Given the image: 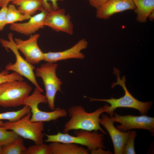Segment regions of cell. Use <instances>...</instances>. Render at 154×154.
Listing matches in <instances>:
<instances>
[{
  "instance_id": "cell-1",
  "label": "cell",
  "mask_w": 154,
  "mask_h": 154,
  "mask_svg": "<svg viewBox=\"0 0 154 154\" xmlns=\"http://www.w3.org/2000/svg\"><path fill=\"white\" fill-rule=\"evenodd\" d=\"M107 104L94 111L88 113L80 105L72 106L68 110L67 113L70 117L64 125L63 132L68 133L71 130H82L89 131H100L104 134L106 132L100 126V116L104 112H108Z\"/></svg>"
},
{
  "instance_id": "cell-2",
  "label": "cell",
  "mask_w": 154,
  "mask_h": 154,
  "mask_svg": "<svg viewBox=\"0 0 154 154\" xmlns=\"http://www.w3.org/2000/svg\"><path fill=\"white\" fill-rule=\"evenodd\" d=\"M119 70L116 68H114V74L116 76L117 82L114 83L112 85L113 88L115 86L118 85L123 88L125 92L124 96L119 98H111L108 99H97L89 97L90 101H102L109 103L110 106H108V113L110 116H112L114 111L119 108H133L138 110L142 115L147 114L151 107L152 102H143L139 101L134 98L129 92L126 86L125 77L123 76L121 79L120 77Z\"/></svg>"
},
{
  "instance_id": "cell-3",
  "label": "cell",
  "mask_w": 154,
  "mask_h": 154,
  "mask_svg": "<svg viewBox=\"0 0 154 154\" xmlns=\"http://www.w3.org/2000/svg\"><path fill=\"white\" fill-rule=\"evenodd\" d=\"M74 136L68 133H62L59 131L54 135L45 134L46 137L45 142H58L71 143L86 146L88 151H91L99 148L105 149L103 140L104 134H100L97 131L92 132L86 130H75Z\"/></svg>"
},
{
  "instance_id": "cell-4",
  "label": "cell",
  "mask_w": 154,
  "mask_h": 154,
  "mask_svg": "<svg viewBox=\"0 0 154 154\" xmlns=\"http://www.w3.org/2000/svg\"><path fill=\"white\" fill-rule=\"evenodd\" d=\"M32 90L31 86L23 80L7 82L0 84V106L7 108L23 105Z\"/></svg>"
},
{
  "instance_id": "cell-5",
  "label": "cell",
  "mask_w": 154,
  "mask_h": 154,
  "mask_svg": "<svg viewBox=\"0 0 154 154\" xmlns=\"http://www.w3.org/2000/svg\"><path fill=\"white\" fill-rule=\"evenodd\" d=\"M31 115L30 112L16 121L3 122L1 126L6 129L13 131L22 137L33 141L36 144H42L45 135L43 133L44 122L31 121Z\"/></svg>"
},
{
  "instance_id": "cell-6",
  "label": "cell",
  "mask_w": 154,
  "mask_h": 154,
  "mask_svg": "<svg viewBox=\"0 0 154 154\" xmlns=\"http://www.w3.org/2000/svg\"><path fill=\"white\" fill-rule=\"evenodd\" d=\"M8 36L9 40L1 38L0 43L6 50L9 49L12 51L15 56L16 61L14 63H8L6 66L5 69L9 71H13L25 77L31 82L40 92H42L43 90L37 83L34 72L35 68V66L27 62L21 56L13 39V33H9Z\"/></svg>"
},
{
  "instance_id": "cell-7",
  "label": "cell",
  "mask_w": 154,
  "mask_h": 154,
  "mask_svg": "<svg viewBox=\"0 0 154 154\" xmlns=\"http://www.w3.org/2000/svg\"><path fill=\"white\" fill-rule=\"evenodd\" d=\"M41 93L35 87L32 94L29 95L24 102L23 105L28 106L30 108L32 114L30 120L31 121H49L67 116V111L65 109L59 107L56 108L54 110L50 112L42 111L40 110L38 107L39 104L47 103L45 95Z\"/></svg>"
},
{
  "instance_id": "cell-8",
  "label": "cell",
  "mask_w": 154,
  "mask_h": 154,
  "mask_svg": "<svg viewBox=\"0 0 154 154\" xmlns=\"http://www.w3.org/2000/svg\"><path fill=\"white\" fill-rule=\"evenodd\" d=\"M57 66V64L55 63L46 62L37 68L35 74V76L42 79L45 89L47 104L52 111L55 108V97L57 92L61 90L62 84L56 74Z\"/></svg>"
},
{
  "instance_id": "cell-9",
  "label": "cell",
  "mask_w": 154,
  "mask_h": 154,
  "mask_svg": "<svg viewBox=\"0 0 154 154\" xmlns=\"http://www.w3.org/2000/svg\"><path fill=\"white\" fill-rule=\"evenodd\" d=\"M114 122L120 123L117 128L120 131L125 132L133 129H142L154 133V118L145 115L139 116L131 115L121 116L114 113L110 116Z\"/></svg>"
},
{
  "instance_id": "cell-10",
  "label": "cell",
  "mask_w": 154,
  "mask_h": 154,
  "mask_svg": "<svg viewBox=\"0 0 154 154\" xmlns=\"http://www.w3.org/2000/svg\"><path fill=\"white\" fill-rule=\"evenodd\" d=\"M40 35H31L26 40L16 38L14 41L17 47L23 54L25 59L32 64H38L44 60V54L39 47L37 41Z\"/></svg>"
},
{
  "instance_id": "cell-11",
  "label": "cell",
  "mask_w": 154,
  "mask_h": 154,
  "mask_svg": "<svg viewBox=\"0 0 154 154\" xmlns=\"http://www.w3.org/2000/svg\"><path fill=\"white\" fill-rule=\"evenodd\" d=\"M44 25L56 31L64 32L70 35L74 33V25L70 15L66 14L65 10L63 8L48 12Z\"/></svg>"
},
{
  "instance_id": "cell-12",
  "label": "cell",
  "mask_w": 154,
  "mask_h": 154,
  "mask_svg": "<svg viewBox=\"0 0 154 154\" xmlns=\"http://www.w3.org/2000/svg\"><path fill=\"white\" fill-rule=\"evenodd\" d=\"M88 45L87 40L82 38L71 47L64 51L44 53L43 60L46 62L55 63L70 59H83L85 56L81 51L86 49Z\"/></svg>"
},
{
  "instance_id": "cell-13",
  "label": "cell",
  "mask_w": 154,
  "mask_h": 154,
  "mask_svg": "<svg viewBox=\"0 0 154 154\" xmlns=\"http://www.w3.org/2000/svg\"><path fill=\"white\" fill-rule=\"evenodd\" d=\"M99 121L100 124L106 128L111 137L114 145V153L122 154L124 147L131 131L126 132L120 131L114 125V120L107 115H102Z\"/></svg>"
},
{
  "instance_id": "cell-14",
  "label": "cell",
  "mask_w": 154,
  "mask_h": 154,
  "mask_svg": "<svg viewBox=\"0 0 154 154\" xmlns=\"http://www.w3.org/2000/svg\"><path fill=\"white\" fill-rule=\"evenodd\" d=\"M48 11L45 10L33 16H32L25 23H14L10 24V29L26 36L33 35L40 29L43 28Z\"/></svg>"
},
{
  "instance_id": "cell-15",
  "label": "cell",
  "mask_w": 154,
  "mask_h": 154,
  "mask_svg": "<svg viewBox=\"0 0 154 154\" xmlns=\"http://www.w3.org/2000/svg\"><path fill=\"white\" fill-rule=\"evenodd\" d=\"M135 8L132 0H110L97 10L96 17L104 20L109 19L114 14Z\"/></svg>"
},
{
  "instance_id": "cell-16",
  "label": "cell",
  "mask_w": 154,
  "mask_h": 154,
  "mask_svg": "<svg viewBox=\"0 0 154 154\" xmlns=\"http://www.w3.org/2000/svg\"><path fill=\"white\" fill-rule=\"evenodd\" d=\"M49 145L51 154H89L87 149L73 143L54 142Z\"/></svg>"
},
{
  "instance_id": "cell-17",
  "label": "cell",
  "mask_w": 154,
  "mask_h": 154,
  "mask_svg": "<svg viewBox=\"0 0 154 154\" xmlns=\"http://www.w3.org/2000/svg\"><path fill=\"white\" fill-rule=\"evenodd\" d=\"M12 3L18 6L20 12L25 15L32 16L38 11L44 10L42 0H16Z\"/></svg>"
},
{
  "instance_id": "cell-18",
  "label": "cell",
  "mask_w": 154,
  "mask_h": 154,
  "mask_svg": "<svg viewBox=\"0 0 154 154\" xmlns=\"http://www.w3.org/2000/svg\"><path fill=\"white\" fill-rule=\"evenodd\" d=\"M135 6L134 10L136 19L140 23L147 21L148 17L154 10V0H132Z\"/></svg>"
},
{
  "instance_id": "cell-19",
  "label": "cell",
  "mask_w": 154,
  "mask_h": 154,
  "mask_svg": "<svg viewBox=\"0 0 154 154\" xmlns=\"http://www.w3.org/2000/svg\"><path fill=\"white\" fill-rule=\"evenodd\" d=\"M31 112L29 107L24 105L21 109L16 111L7 112L0 113V127L3 122L2 120H6L10 122L17 121Z\"/></svg>"
},
{
  "instance_id": "cell-20",
  "label": "cell",
  "mask_w": 154,
  "mask_h": 154,
  "mask_svg": "<svg viewBox=\"0 0 154 154\" xmlns=\"http://www.w3.org/2000/svg\"><path fill=\"white\" fill-rule=\"evenodd\" d=\"M32 16L22 14L13 4L8 5L6 24H12L19 21L29 20Z\"/></svg>"
},
{
  "instance_id": "cell-21",
  "label": "cell",
  "mask_w": 154,
  "mask_h": 154,
  "mask_svg": "<svg viewBox=\"0 0 154 154\" xmlns=\"http://www.w3.org/2000/svg\"><path fill=\"white\" fill-rule=\"evenodd\" d=\"M2 147V154H24L27 149L20 136L11 143Z\"/></svg>"
},
{
  "instance_id": "cell-22",
  "label": "cell",
  "mask_w": 154,
  "mask_h": 154,
  "mask_svg": "<svg viewBox=\"0 0 154 154\" xmlns=\"http://www.w3.org/2000/svg\"><path fill=\"white\" fill-rule=\"evenodd\" d=\"M19 136L13 131H9L3 127H0V145L3 146L9 144Z\"/></svg>"
},
{
  "instance_id": "cell-23",
  "label": "cell",
  "mask_w": 154,
  "mask_h": 154,
  "mask_svg": "<svg viewBox=\"0 0 154 154\" xmlns=\"http://www.w3.org/2000/svg\"><path fill=\"white\" fill-rule=\"evenodd\" d=\"M24 154H51V152L49 145L42 143L30 146Z\"/></svg>"
},
{
  "instance_id": "cell-24",
  "label": "cell",
  "mask_w": 154,
  "mask_h": 154,
  "mask_svg": "<svg viewBox=\"0 0 154 154\" xmlns=\"http://www.w3.org/2000/svg\"><path fill=\"white\" fill-rule=\"evenodd\" d=\"M137 136L135 131H131L128 138L124 147L122 154H136L134 147V140Z\"/></svg>"
},
{
  "instance_id": "cell-25",
  "label": "cell",
  "mask_w": 154,
  "mask_h": 154,
  "mask_svg": "<svg viewBox=\"0 0 154 154\" xmlns=\"http://www.w3.org/2000/svg\"><path fill=\"white\" fill-rule=\"evenodd\" d=\"M23 80L22 76L15 72L9 74V71L5 69L0 72V84L7 82Z\"/></svg>"
},
{
  "instance_id": "cell-26",
  "label": "cell",
  "mask_w": 154,
  "mask_h": 154,
  "mask_svg": "<svg viewBox=\"0 0 154 154\" xmlns=\"http://www.w3.org/2000/svg\"><path fill=\"white\" fill-rule=\"evenodd\" d=\"M64 0H42L44 9L48 12L59 8L58 5V1H63Z\"/></svg>"
},
{
  "instance_id": "cell-27",
  "label": "cell",
  "mask_w": 154,
  "mask_h": 154,
  "mask_svg": "<svg viewBox=\"0 0 154 154\" xmlns=\"http://www.w3.org/2000/svg\"><path fill=\"white\" fill-rule=\"evenodd\" d=\"M8 5L1 7L0 9V31L3 30L5 26L7 25L6 17Z\"/></svg>"
},
{
  "instance_id": "cell-28",
  "label": "cell",
  "mask_w": 154,
  "mask_h": 154,
  "mask_svg": "<svg viewBox=\"0 0 154 154\" xmlns=\"http://www.w3.org/2000/svg\"><path fill=\"white\" fill-rule=\"evenodd\" d=\"M91 6L98 9L110 0H88Z\"/></svg>"
},
{
  "instance_id": "cell-29",
  "label": "cell",
  "mask_w": 154,
  "mask_h": 154,
  "mask_svg": "<svg viewBox=\"0 0 154 154\" xmlns=\"http://www.w3.org/2000/svg\"><path fill=\"white\" fill-rule=\"evenodd\" d=\"M90 151V153L92 154H112V153L109 150L105 151L103 149L101 148H99L92 150Z\"/></svg>"
},
{
  "instance_id": "cell-30",
  "label": "cell",
  "mask_w": 154,
  "mask_h": 154,
  "mask_svg": "<svg viewBox=\"0 0 154 154\" xmlns=\"http://www.w3.org/2000/svg\"><path fill=\"white\" fill-rule=\"evenodd\" d=\"M10 2L9 0H0V7H2L6 5H8Z\"/></svg>"
},
{
  "instance_id": "cell-31",
  "label": "cell",
  "mask_w": 154,
  "mask_h": 154,
  "mask_svg": "<svg viewBox=\"0 0 154 154\" xmlns=\"http://www.w3.org/2000/svg\"><path fill=\"white\" fill-rule=\"evenodd\" d=\"M148 18L150 20L153 21L154 19V10L152 11L149 15Z\"/></svg>"
},
{
  "instance_id": "cell-32",
  "label": "cell",
  "mask_w": 154,
  "mask_h": 154,
  "mask_svg": "<svg viewBox=\"0 0 154 154\" xmlns=\"http://www.w3.org/2000/svg\"><path fill=\"white\" fill-rule=\"evenodd\" d=\"M3 154V147L0 145V154Z\"/></svg>"
},
{
  "instance_id": "cell-33",
  "label": "cell",
  "mask_w": 154,
  "mask_h": 154,
  "mask_svg": "<svg viewBox=\"0 0 154 154\" xmlns=\"http://www.w3.org/2000/svg\"><path fill=\"white\" fill-rule=\"evenodd\" d=\"M10 0V1H12V2H13V1H15V0Z\"/></svg>"
}]
</instances>
